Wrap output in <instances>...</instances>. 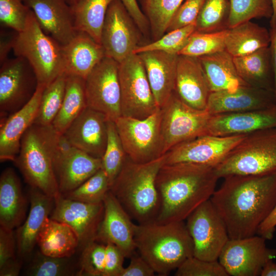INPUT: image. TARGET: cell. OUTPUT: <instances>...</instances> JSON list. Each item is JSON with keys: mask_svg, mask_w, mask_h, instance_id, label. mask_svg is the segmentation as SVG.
<instances>
[{"mask_svg": "<svg viewBox=\"0 0 276 276\" xmlns=\"http://www.w3.org/2000/svg\"><path fill=\"white\" fill-rule=\"evenodd\" d=\"M223 178L210 200L224 222L229 239L256 235L276 204V172Z\"/></svg>", "mask_w": 276, "mask_h": 276, "instance_id": "1", "label": "cell"}, {"mask_svg": "<svg viewBox=\"0 0 276 276\" xmlns=\"http://www.w3.org/2000/svg\"><path fill=\"white\" fill-rule=\"evenodd\" d=\"M219 179L214 167L188 163L164 164L156 178L160 206L155 222L185 221L210 199Z\"/></svg>", "mask_w": 276, "mask_h": 276, "instance_id": "2", "label": "cell"}, {"mask_svg": "<svg viewBox=\"0 0 276 276\" xmlns=\"http://www.w3.org/2000/svg\"><path fill=\"white\" fill-rule=\"evenodd\" d=\"M165 154L152 161L137 163L128 156L110 191L138 224L156 221L160 200L156 186Z\"/></svg>", "mask_w": 276, "mask_h": 276, "instance_id": "3", "label": "cell"}, {"mask_svg": "<svg viewBox=\"0 0 276 276\" xmlns=\"http://www.w3.org/2000/svg\"><path fill=\"white\" fill-rule=\"evenodd\" d=\"M134 240L140 255L159 275H168L193 256V240L184 221L135 224Z\"/></svg>", "mask_w": 276, "mask_h": 276, "instance_id": "4", "label": "cell"}, {"mask_svg": "<svg viewBox=\"0 0 276 276\" xmlns=\"http://www.w3.org/2000/svg\"><path fill=\"white\" fill-rule=\"evenodd\" d=\"M61 135L52 125L33 124L23 135L14 161L31 188L54 199L61 194L54 167Z\"/></svg>", "mask_w": 276, "mask_h": 276, "instance_id": "5", "label": "cell"}, {"mask_svg": "<svg viewBox=\"0 0 276 276\" xmlns=\"http://www.w3.org/2000/svg\"><path fill=\"white\" fill-rule=\"evenodd\" d=\"M12 50L28 61L38 85L46 87L65 73L63 45L43 31L31 9L25 28L15 36Z\"/></svg>", "mask_w": 276, "mask_h": 276, "instance_id": "6", "label": "cell"}, {"mask_svg": "<svg viewBox=\"0 0 276 276\" xmlns=\"http://www.w3.org/2000/svg\"><path fill=\"white\" fill-rule=\"evenodd\" d=\"M214 169L219 178L276 172V127L246 135Z\"/></svg>", "mask_w": 276, "mask_h": 276, "instance_id": "7", "label": "cell"}, {"mask_svg": "<svg viewBox=\"0 0 276 276\" xmlns=\"http://www.w3.org/2000/svg\"><path fill=\"white\" fill-rule=\"evenodd\" d=\"M122 116L144 119L160 108L140 56L132 54L119 63Z\"/></svg>", "mask_w": 276, "mask_h": 276, "instance_id": "8", "label": "cell"}, {"mask_svg": "<svg viewBox=\"0 0 276 276\" xmlns=\"http://www.w3.org/2000/svg\"><path fill=\"white\" fill-rule=\"evenodd\" d=\"M128 157L145 163L163 155L160 108L144 119L121 116L114 121Z\"/></svg>", "mask_w": 276, "mask_h": 276, "instance_id": "9", "label": "cell"}, {"mask_svg": "<svg viewBox=\"0 0 276 276\" xmlns=\"http://www.w3.org/2000/svg\"><path fill=\"white\" fill-rule=\"evenodd\" d=\"M160 108L163 155L180 143L206 134L211 115L206 109L190 106L175 91Z\"/></svg>", "mask_w": 276, "mask_h": 276, "instance_id": "10", "label": "cell"}, {"mask_svg": "<svg viewBox=\"0 0 276 276\" xmlns=\"http://www.w3.org/2000/svg\"><path fill=\"white\" fill-rule=\"evenodd\" d=\"M186 220L194 245L193 256L207 261L218 260L229 238L225 224L210 199Z\"/></svg>", "mask_w": 276, "mask_h": 276, "instance_id": "11", "label": "cell"}, {"mask_svg": "<svg viewBox=\"0 0 276 276\" xmlns=\"http://www.w3.org/2000/svg\"><path fill=\"white\" fill-rule=\"evenodd\" d=\"M141 31L121 0L110 4L103 26L101 44L105 57L120 63L140 45Z\"/></svg>", "mask_w": 276, "mask_h": 276, "instance_id": "12", "label": "cell"}, {"mask_svg": "<svg viewBox=\"0 0 276 276\" xmlns=\"http://www.w3.org/2000/svg\"><path fill=\"white\" fill-rule=\"evenodd\" d=\"M119 63L105 57L85 79L87 107L115 121L122 116Z\"/></svg>", "mask_w": 276, "mask_h": 276, "instance_id": "13", "label": "cell"}, {"mask_svg": "<svg viewBox=\"0 0 276 276\" xmlns=\"http://www.w3.org/2000/svg\"><path fill=\"white\" fill-rule=\"evenodd\" d=\"M1 65L0 110L3 118L28 102L36 90L38 82L33 68L23 57L8 59Z\"/></svg>", "mask_w": 276, "mask_h": 276, "instance_id": "14", "label": "cell"}, {"mask_svg": "<svg viewBox=\"0 0 276 276\" xmlns=\"http://www.w3.org/2000/svg\"><path fill=\"white\" fill-rule=\"evenodd\" d=\"M266 241L260 235L229 239L218 260L229 275H260L266 262L276 256V250L269 248Z\"/></svg>", "mask_w": 276, "mask_h": 276, "instance_id": "15", "label": "cell"}, {"mask_svg": "<svg viewBox=\"0 0 276 276\" xmlns=\"http://www.w3.org/2000/svg\"><path fill=\"white\" fill-rule=\"evenodd\" d=\"M246 135L204 134L183 142L165 154V164L188 163L215 167Z\"/></svg>", "mask_w": 276, "mask_h": 276, "instance_id": "16", "label": "cell"}, {"mask_svg": "<svg viewBox=\"0 0 276 276\" xmlns=\"http://www.w3.org/2000/svg\"><path fill=\"white\" fill-rule=\"evenodd\" d=\"M54 167L59 191L64 194L77 188L101 169L102 160L72 146L61 135Z\"/></svg>", "mask_w": 276, "mask_h": 276, "instance_id": "17", "label": "cell"}, {"mask_svg": "<svg viewBox=\"0 0 276 276\" xmlns=\"http://www.w3.org/2000/svg\"><path fill=\"white\" fill-rule=\"evenodd\" d=\"M103 203H88L72 200L60 194L55 199L50 217L66 223L75 232L83 248L96 241L104 215Z\"/></svg>", "mask_w": 276, "mask_h": 276, "instance_id": "18", "label": "cell"}, {"mask_svg": "<svg viewBox=\"0 0 276 276\" xmlns=\"http://www.w3.org/2000/svg\"><path fill=\"white\" fill-rule=\"evenodd\" d=\"M103 203L104 215L96 241L114 244L126 258H130L136 249L134 240L135 224L110 190Z\"/></svg>", "mask_w": 276, "mask_h": 276, "instance_id": "19", "label": "cell"}, {"mask_svg": "<svg viewBox=\"0 0 276 276\" xmlns=\"http://www.w3.org/2000/svg\"><path fill=\"white\" fill-rule=\"evenodd\" d=\"M108 120L104 114L87 107L62 135L72 146L102 158L107 144Z\"/></svg>", "mask_w": 276, "mask_h": 276, "instance_id": "20", "label": "cell"}, {"mask_svg": "<svg viewBox=\"0 0 276 276\" xmlns=\"http://www.w3.org/2000/svg\"><path fill=\"white\" fill-rule=\"evenodd\" d=\"M274 127H276V103L259 109L211 115L206 134L247 135Z\"/></svg>", "mask_w": 276, "mask_h": 276, "instance_id": "21", "label": "cell"}, {"mask_svg": "<svg viewBox=\"0 0 276 276\" xmlns=\"http://www.w3.org/2000/svg\"><path fill=\"white\" fill-rule=\"evenodd\" d=\"M43 31L62 45L77 34L73 11L65 0H24Z\"/></svg>", "mask_w": 276, "mask_h": 276, "instance_id": "22", "label": "cell"}, {"mask_svg": "<svg viewBox=\"0 0 276 276\" xmlns=\"http://www.w3.org/2000/svg\"><path fill=\"white\" fill-rule=\"evenodd\" d=\"M45 86L38 85L31 99L22 108L1 122L0 160L14 161L22 137L34 123Z\"/></svg>", "mask_w": 276, "mask_h": 276, "instance_id": "23", "label": "cell"}, {"mask_svg": "<svg viewBox=\"0 0 276 276\" xmlns=\"http://www.w3.org/2000/svg\"><path fill=\"white\" fill-rule=\"evenodd\" d=\"M174 91L190 106L206 109L211 91L198 57L178 55Z\"/></svg>", "mask_w": 276, "mask_h": 276, "instance_id": "24", "label": "cell"}, {"mask_svg": "<svg viewBox=\"0 0 276 276\" xmlns=\"http://www.w3.org/2000/svg\"><path fill=\"white\" fill-rule=\"evenodd\" d=\"M275 103L273 91L244 85L233 91L211 92L206 109L214 115L259 109Z\"/></svg>", "mask_w": 276, "mask_h": 276, "instance_id": "25", "label": "cell"}, {"mask_svg": "<svg viewBox=\"0 0 276 276\" xmlns=\"http://www.w3.org/2000/svg\"><path fill=\"white\" fill-rule=\"evenodd\" d=\"M139 55L143 61L156 102L161 108L175 90L178 55L157 51Z\"/></svg>", "mask_w": 276, "mask_h": 276, "instance_id": "26", "label": "cell"}, {"mask_svg": "<svg viewBox=\"0 0 276 276\" xmlns=\"http://www.w3.org/2000/svg\"><path fill=\"white\" fill-rule=\"evenodd\" d=\"M30 209L27 219L16 231L17 251L21 258H26L37 244L38 235L46 220L50 216L55 199L38 189L31 188Z\"/></svg>", "mask_w": 276, "mask_h": 276, "instance_id": "27", "label": "cell"}, {"mask_svg": "<svg viewBox=\"0 0 276 276\" xmlns=\"http://www.w3.org/2000/svg\"><path fill=\"white\" fill-rule=\"evenodd\" d=\"M65 73L85 79L94 67L105 57L102 45L88 34L78 32L63 45Z\"/></svg>", "mask_w": 276, "mask_h": 276, "instance_id": "28", "label": "cell"}, {"mask_svg": "<svg viewBox=\"0 0 276 276\" xmlns=\"http://www.w3.org/2000/svg\"><path fill=\"white\" fill-rule=\"evenodd\" d=\"M27 204L17 174L12 168L6 169L0 177V226L13 230L21 225Z\"/></svg>", "mask_w": 276, "mask_h": 276, "instance_id": "29", "label": "cell"}, {"mask_svg": "<svg viewBox=\"0 0 276 276\" xmlns=\"http://www.w3.org/2000/svg\"><path fill=\"white\" fill-rule=\"evenodd\" d=\"M37 244L42 254L57 258H71L80 245L77 234L70 226L50 217L38 235Z\"/></svg>", "mask_w": 276, "mask_h": 276, "instance_id": "30", "label": "cell"}, {"mask_svg": "<svg viewBox=\"0 0 276 276\" xmlns=\"http://www.w3.org/2000/svg\"><path fill=\"white\" fill-rule=\"evenodd\" d=\"M211 92L233 91L246 84L239 77L233 57L226 51L198 57Z\"/></svg>", "mask_w": 276, "mask_h": 276, "instance_id": "31", "label": "cell"}, {"mask_svg": "<svg viewBox=\"0 0 276 276\" xmlns=\"http://www.w3.org/2000/svg\"><path fill=\"white\" fill-rule=\"evenodd\" d=\"M233 60L239 77L246 84L273 91V72L269 47L233 57Z\"/></svg>", "mask_w": 276, "mask_h": 276, "instance_id": "32", "label": "cell"}, {"mask_svg": "<svg viewBox=\"0 0 276 276\" xmlns=\"http://www.w3.org/2000/svg\"><path fill=\"white\" fill-rule=\"evenodd\" d=\"M270 41L266 28L249 21L228 29L225 51L233 57L242 56L269 47Z\"/></svg>", "mask_w": 276, "mask_h": 276, "instance_id": "33", "label": "cell"}, {"mask_svg": "<svg viewBox=\"0 0 276 276\" xmlns=\"http://www.w3.org/2000/svg\"><path fill=\"white\" fill-rule=\"evenodd\" d=\"M87 107L85 79L67 75L62 105L52 125L59 134H63L70 125Z\"/></svg>", "mask_w": 276, "mask_h": 276, "instance_id": "34", "label": "cell"}, {"mask_svg": "<svg viewBox=\"0 0 276 276\" xmlns=\"http://www.w3.org/2000/svg\"><path fill=\"white\" fill-rule=\"evenodd\" d=\"M113 0H81L72 6L76 30L101 44L102 30L108 8Z\"/></svg>", "mask_w": 276, "mask_h": 276, "instance_id": "35", "label": "cell"}, {"mask_svg": "<svg viewBox=\"0 0 276 276\" xmlns=\"http://www.w3.org/2000/svg\"><path fill=\"white\" fill-rule=\"evenodd\" d=\"M184 0H139L147 17L153 40L167 32L175 12Z\"/></svg>", "mask_w": 276, "mask_h": 276, "instance_id": "36", "label": "cell"}, {"mask_svg": "<svg viewBox=\"0 0 276 276\" xmlns=\"http://www.w3.org/2000/svg\"><path fill=\"white\" fill-rule=\"evenodd\" d=\"M66 78L64 73L45 87L33 124L41 126L52 124L62 105Z\"/></svg>", "mask_w": 276, "mask_h": 276, "instance_id": "37", "label": "cell"}, {"mask_svg": "<svg viewBox=\"0 0 276 276\" xmlns=\"http://www.w3.org/2000/svg\"><path fill=\"white\" fill-rule=\"evenodd\" d=\"M229 0H204L196 21V31L213 32L228 29Z\"/></svg>", "mask_w": 276, "mask_h": 276, "instance_id": "38", "label": "cell"}, {"mask_svg": "<svg viewBox=\"0 0 276 276\" xmlns=\"http://www.w3.org/2000/svg\"><path fill=\"white\" fill-rule=\"evenodd\" d=\"M127 156L124 150L114 121L107 123V141L101 158L102 168L105 172L111 187L120 173Z\"/></svg>", "mask_w": 276, "mask_h": 276, "instance_id": "39", "label": "cell"}, {"mask_svg": "<svg viewBox=\"0 0 276 276\" xmlns=\"http://www.w3.org/2000/svg\"><path fill=\"white\" fill-rule=\"evenodd\" d=\"M228 29L213 32L195 31L178 55L199 57L225 50Z\"/></svg>", "mask_w": 276, "mask_h": 276, "instance_id": "40", "label": "cell"}, {"mask_svg": "<svg viewBox=\"0 0 276 276\" xmlns=\"http://www.w3.org/2000/svg\"><path fill=\"white\" fill-rule=\"evenodd\" d=\"M230 29L254 18L271 17L273 9L271 0H229Z\"/></svg>", "mask_w": 276, "mask_h": 276, "instance_id": "41", "label": "cell"}, {"mask_svg": "<svg viewBox=\"0 0 276 276\" xmlns=\"http://www.w3.org/2000/svg\"><path fill=\"white\" fill-rule=\"evenodd\" d=\"M108 177L101 168L74 190L63 196L88 203H99L103 200L110 190Z\"/></svg>", "mask_w": 276, "mask_h": 276, "instance_id": "42", "label": "cell"}, {"mask_svg": "<svg viewBox=\"0 0 276 276\" xmlns=\"http://www.w3.org/2000/svg\"><path fill=\"white\" fill-rule=\"evenodd\" d=\"M196 31V23L166 32L159 39L139 46L133 54L149 51H161L177 54L187 43L191 35Z\"/></svg>", "mask_w": 276, "mask_h": 276, "instance_id": "43", "label": "cell"}, {"mask_svg": "<svg viewBox=\"0 0 276 276\" xmlns=\"http://www.w3.org/2000/svg\"><path fill=\"white\" fill-rule=\"evenodd\" d=\"M70 258L48 256L39 251L29 266L26 274L30 276H67L73 274Z\"/></svg>", "mask_w": 276, "mask_h": 276, "instance_id": "44", "label": "cell"}, {"mask_svg": "<svg viewBox=\"0 0 276 276\" xmlns=\"http://www.w3.org/2000/svg\"><path fill=\"white\" fill-rule=\"evenodd\" d=\"M106 245L93 241L82 248L77 275L103 276Z\"/></svg>", "mask_w": 276, "mask_h": 276, "instance_id": "45", "label": "cell"}, {"mask_svg": "<svg viewBox=\"0 0 276 276\" xmlns=\"http://www.w3.org/2000/svg\"><path fill=\"white\" fill-rule=\"evenodd\" d=\"M30 10L24 0H0L1 23L20 32L25 27Z\"/></svg>", "mask_w": 276, "mask_h": 276, "instance_id": "46", "label": "cell"}, {"mask_svg": "<svg viewBox=\"0 0 276 276\" xmlns=\"http://www.w3.org/2000/svg\"><path fill=\"white\" fill-rule=\"evenodd\" d=\"M176 276H228L218 260L207 261L192 256L176 270Z\"/></svg>", "mask_w": 276, "mask_h": 276, "instance_id": "47", "label": "cell"}, {"mask_svg": "<svg viewBox=\"0 0 276 276\" xmlns=\"http://www.w3.org/2000/svg\"><path fill=\"white\" fill-rule=\"evenodd\" d=\"M204 0H184L174 15L166 32L196 23Z\"/></svg>", "mask_w": 276, "mask_h": 276, "instance_id": "48", "label": "cell"}, {"mask_svg": "<svg viewBox=\"0 0 276 276\" xmlns=\"http://www.w3.org/2000/svg\"><path fill=\"white\" fill-rule=\"evenodd\" d=\"M105 259L103 276H120L126 258L123 252L114 244H105Z\"/></svg>", "mask_w": 276, "mask_h": 276, "instance_id": "49", "label": "cell"}, {"mask_svg": "<svg viewBox=\"0 0 276 276\" xmlns=\"http://www.w3.org/2000/svg\"><path fill=\"white\" fill-rule=\"evenodd\" d=\"M16 235L13 230L0 227V267L16 259Z\"/></svg>", "mask_w": 276, "mask_h": 276, "instance_id": "50", "label": "cell"}, {"mask_svg": "<svg viewBox=\"0 0 276 276\" xmlns=\"http://www.w3.org/2000/svg\"><path fill=\"white\" fill-rule=\"evenodd\" d=\"M128 266L124 267L120 276H153L155 271L148 263L135 252L130 257Z\"/></svg>", "mask_w": 276, "mask_h": 276, "instance_id": "51", "label": "cell"}, {"mask_svg": "<svg viewBox=\"0 0 276 276\" xmlns=\"http://www.w3.org/2000/svg\"><path fill=\"white\" fill-rule=\"evenodd\" d=\"M141 33L148 32L149 25L148 19L140 7L137 0H121Z\"/></svg>", "mask_w": 276, "mask_h": 276, "instance_id": "52", "label": "cell"}, {"mask_svg": "<svg viewBox=\"0 0 276 276\" xmlns=\"http://www.w3.org/2000/svg\"><path fill=\"white\" fill-rule=\"evenodd\" d=\"M276 228V204L266 218L260 225L257 234L266 240L273 237Z\"/></svg>", "mask_w": 276, "mask_h": 276, "instance_id": "53", "label": "cell"}, {"mask_svg": "<svg viewBox=\"0 0 276 276\" xmlns=\"http://www.w3.org/2000/svg\"><path fill=\"white\" fill-rule=\"evenodd\" d=\"M270 41L269 45L273 72V94L276 101V25L270 31Z\"/></svg>", "mask_w": 276, "mask_h": 276, "instance_id": "54", "label": "cell"}, {"mask_svg": "<svg viewBox=\"0 0 276 276\" xmlns=\"http://www.w3.org/2000/svg\"><path fill=\"white\" fill-rule=\"evenodd\" d=\"M16 34L5 35V36L4 35H1L0 42L1 64L8 59L7 56L8 53L11 50H13V42Z\"/></svg>", "mask_w": 276, "mask_h": 276, "instance_id": "55", "label": "cell"}, {"mask_svg": "<svg viewBox=\"0 0 276 276\" xmlns=\"http://www.w3.org/2000/svg\"><path fill=\"white\" fill-rule=\"evenodd\" d=\"M21 266V262L17 259L5 264L0 267L1 276H17Z\"/></svg>", "mask_w": 276, "mask_h": 276, "instance_id": "56", "label": "cell"}, {"mask_svg": "<svg viewBox=\"0 0 276 276\" xmlns=\"http://www.w3.org/2000/svg\"><path fill=\"white\" fill-rule=\"evenodd\" d=\"M260 275L276 276V263L273 262L272 259L268 260L264 265Z\"/></svg>", "mask_w": 276, "mask_h": 276, "instance_id": "57", "label": "cell"}, {"mask_svg": "<svg viewBox=\"0 0 276 276\" xmlns=\"http://www.w3.org/2000/svg\"><path fill=\"white\" fill-rule=\"evenodd\" d=\"M273 9V13L270 20V28L276 25V0H271Z\"/></svg>", "mask_w": 276, "mask_h": 276, "instance_id": "58", "label": "cell"}, {"mask_svg": "<svg viewBox=\"0 0 276 276\" xmlns=\"http://www.w3.org/2000/svg\"><path fill=\"white\" fill-rule=\"evenodd\" d=\"M66 2L71 6H74L77 4H78L79 2H80L81 0H65Z\"/></svg>", "mask_w": 276, "mask_h": 276, "instance_id": "59", "label": "cell"}]
</instances>
